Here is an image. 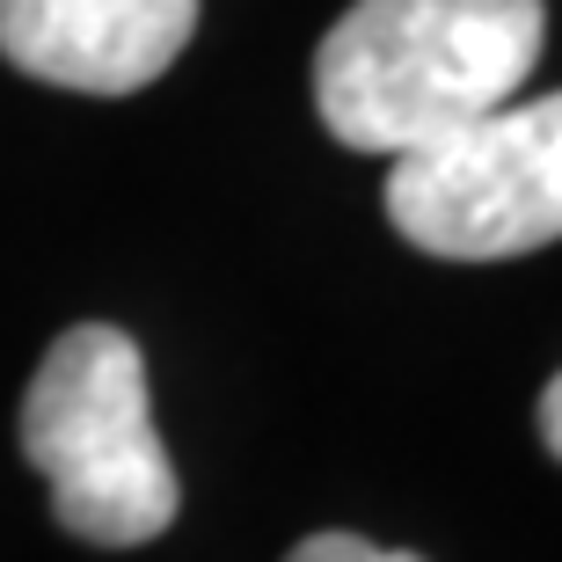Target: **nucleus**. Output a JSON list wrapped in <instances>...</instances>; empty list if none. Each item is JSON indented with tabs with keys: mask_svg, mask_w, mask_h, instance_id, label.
Listing matches in <instances>:
<instances>
[{
	"mask_svg": "<svg viewBox=\"0 0 562 562\" xmlns=\"http://www.w3.org/2000/svg\"><path fill=\"white\" fill-rule=\"evenodd\" d=\"M541 446H548V453L562 460V373H555V380L541 387Z\"/></svg>",
	"mask_w": 562,
	"mask_h": 562,
	"instance_id": "nucleus-6",
	"label": "nucleus"
},
{
	"mask_svg": "<svg viewBox=\"0 0 562 562\" xmlns=\"http://www.w3.org/2000/svg\"><path fill=\"white\" fill-rule=\"evenodd\" d=\"M541 0H358L314 52V110L351 154H417L519 95Z\"/></svg>",
	"mask_w": 562,
	"mask_h": 562,
	"instance_id": "nucleus-1",
	"label": "nucleus"
},
{
	"mask_svg": "<svg viewBox=\"0 0 562 562\" xmlns=\"http://www.w3.org/2000/svg\"><path fill=\"white\" fill-rule=\"evenodd\" d=\"M285 562H424V555H409V548H373V541H358V533H314V541H300Z\"/></svg>",
	"mask_w": 562,
	"mask_h": 562,
	"instance_id": "nucleus-5",
	"label": "nucleus"
},
{
	"mask_svg": "<svg viewBox=\"0 0 562 562\" xmlns=\"http://www.w3.org/2000/svg\"><path fill=\"white\" fill-rule=\"evenodd\" d=\"M387 220L409 249L446 263H504L562 241V88L395 154Z\"/></svg>",
	"mask_w": 562,
	"mask_h": 562,
	"instance_id": "nucleus-3",
	"label": "nucleus"
},
{
	"mask_svg": "<svg viewBox=\"0 0 562 562\" xmlns=\"http://www.w3.org/2000/svg\"><path fill=\"white\" fill-rule=\"evenodd\" d=\"M198 0H0V59L74 95H132L183 59Z\"/></svg>",
	"mask_w": 562,
	"mask_h": 562,
	"instance_id": "nucleus-4",
	"label": "nucleus"
},
{
	"mask_svg": "<svg viewBox=\"0 0 562 562\" xmlns=\"http://www.w3.org/2000/svg\"><path fill=\"white\" fill-rule=\"evenodd\" d=\"M22 460L52 482L74 541L139 548L176 526V468L146 409V351L110 322H81L44 351L22 395Z\"/></svg>",
	"mask_w": 562,
	"mask_h": 562,
	"instance_id": "nucleus-2",
	"label": "nucleus"
}]
</instances>
